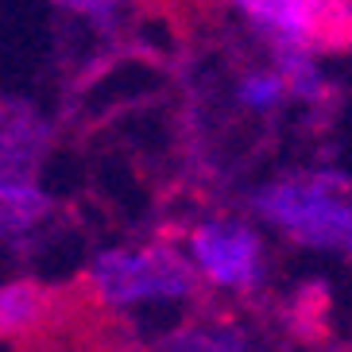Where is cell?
Segmentation results:
<instances>
[{"instance_id":"obj_1","label":"cell","mask_w":352,"mask_h":352,"mask_svg":"<svg viewBox=\"0 0 352 352\" xmlns=\"http://www.w3.org/2000/svg\"><path fill=\"white\" fill-rule=\"evenodd\" d=\"M256 209L283 228L294 244L325 252H349L352 213H349V178L321 170L271 182L256 194Z\"/></svg>"},{"instance_id":"obj_2","label":"cell","mask_w":352,"mask_h":352,"mask_svg":"<svg viewBox=\"0 0 352 352\" xmlns=\"http://www.w3.org/2000/svg\"><path fill=\"white\" fill-rule=\"evenodd\" d=\"M194 267L175 248H113L101 252L89 267V287L109 306H140V302H178L194 294Z\"/></svg>"},{"instance_id":"obj_3","label":"cell","mask_w":352,"mask_h":352,"mask_svg":"<svg viewBox=\"0 0 352 352\" xmlns=\"http://www.w3.org/2000/svg\"><path fill=\"white\" fill-rule=\"evenodd\" d=\"M275 47L344 51L349 47V0H232Z\"/></svg>"},{"instance_id":"obj_4","label":"cell","mask_w":352,"mask_h":352,"mask_svg":"<svg viewBox=\"0 0 352 352\" xmlns=\"http://www.w3.org/2000/svg\"><path fill=\"white\" fill-rule=\"evenodd\" d=\"M194 267L213 287L252 290L263 279V244L248 225L240 221H206L190 236Z\"/></svg>"},{"instance_id":"obj_5","label":"cell","mask_w":352,"mask_h":352,"mask_svg":"<svg viewBox=\"0 0 352 352\" xmlns=\"http://www.w3.org/2000/svg\"><path fill=\"white\" fill-rule=\"evenodd\" d=\"M51 213V197L35 186V178L0 170V236H20Z\"/></svg>"},{"instance_id":"obj_6","label":"cell","mask_w":352,"mask_h":352,"mask_svg":"<svg viewBox=\"0 0 352 352\" xmlns=\"http://www.w3.org/2000/svg\"><path fill=\"white\" fill-rule=\"evenodd\" d=\"M54 298L39 283H4L0 287V337H23L35 333L51 318Z\"/></svg>"},{"instance_id":"obj_7","label":"cell","mask_w":352,"mask_h":352,"mask_svg":"<svg viewBox=\"0 0 352 352\" xmlns=\"http://www.w3.org/2000/svg\"><path fill=\"white\" fill-rule=\"evenodd\" d=\"M43 151H47V128L43 124H35L28 116H16L8 124H0V170L4 175L35 178Z\"/></svg>"},{"instance_id":"obj_8","label":"cell","mask_w":352,"mask_h":352,"mask_svg":"<svg viewBox=\"0 0 352 352\" xmlns=\"http://www.w3.org/2000/svg\"><path fill=\"white\" fill-rule=\"evenodd\" d=\"M170 352H248V341L228 321H201L170 341Z\"/></svg>"},{"instance_id":"obj_9","label":"cell","mask_w":352,"mask_h":352,"mask_svg":"<svg viewBox=\"0 0 352 352\" xmlns=\"http://www.w3.org/2000/svg\"><path fill=\"white\" fill-rule=\"evenodd\" d=\"M275 54H279V78L287 85V94L321 97L325 82H321V70L314 63V51H306V47H275Z\"/></svg>"},{"instance_id":"obj_10","label":"cell","mask_w":352,"mask_h":352,"mask_svg":"<svg viewBox=\"0 0 352 352\" xmlns=\"http://www.w3.org/2000/svg\"><path fill=\"white\" fill-rule=\"evenodd\" d=\"M287 97V85H283L279 74H248L244 82H240V104H248V109H256V113H271L275 104Z\"/></svg>"},{"instance_id":"obj_11","label":"cell","mask_w":352,"mask_h":352,"mask_svg":"<svg viewBox=\"0 0 352 352\" xmlns=\"http://www.w3.org/2000/svg\"><path fill=\"white\" fill-rule=\"evenodd\" d=\"M54 4H63L66 12H78V16L94 23H113L124 0H54Z\"/></svg>"}]
</instances>
